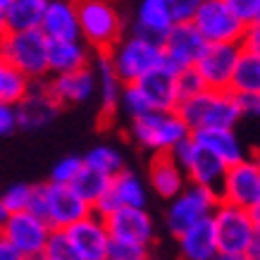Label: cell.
<instances>
[{
	"instance_id": "18",
	"label": "cell",
	"mask_w": 260,
	"mask_h": 260,
	"mask_svg": "<svg viewBox=\"0 0 260 260\" xmlns=\"http://www.w3.org/2000/svg\"><path fill=\"white\" fill-rule=\"evenodd\" d=\"M17 129L22 132H41L48 124H53L60 115V105L53 95L48 93L46 81H34L31 91L24 95V101L15 105Z\"/></svg>"
},
{
	"instance_id": "41",
	"label": "cell",
	"mask_w": 260,
	"mask_h": 260,
	"mask_svg": "<svg viewBox=\"0 0 260 260\" xmlns=\"http://www.w3.org/2000/svg\"><path fill=\"white\" fill-rule=\"evenodd\" d=\"M17 132V112L15 105L0 101V136H10Z\"/></svg>"
},
{
	"instance_id": "55",
	"label": "cell",
	"mask_w": 260,
	"mask_h": 260,
	"mask_svg": "<svg viewBox=\"0 0 260 260\" xmlns=\"http://www.w3.org/2000/svg\"><path fill=\"white\" fill-rule=\"evenodd\" d=\"M105 260H110V258H105Z\"/></svg>"
},
{
	"instance_id": "23",
	"label": "cell",
	"mask_w": 260,
	"mask_h": 260,
	"mask_svg": "<svg viewBox=\"0 0 260 260\" xmlns=\"http://www.w3.org/2000/svg\"><path fill=\"white\" fill-rule=\"evenodd\" d=\"M41 31L48 41L81 39L77 0H50L41 22Z\"/></svg>"
},
{
	"instance_id": "45",
	"label": "cell",
	"mask_w": 260,
	"mask_h": 260,
	"mask_svg": "<svg viewBox=\"0 0 260 260\" xmlns=\"http://www.w3.org/2000/svg\"><path fill=\"white\" fill-rule=\"evenodd\" d=\"M215 260H253L251 255H237V253H217Z\"/></svg>"
},
{
	"instance_id": "17",
	"label": "cell",
	"mask_w": 260,
	"mask_h": 260,
	"mask_svg": "<svg viewBox=\"0 0 260 260\" xmlns=\"http://www.w3.org/2000/svg\"><path fill=\"white\" fill-rule=\"evenodd\" d=\"M205 48V39L198 34V29L191 22L174 24L162 39V50H165V67L172 72L193 67Z\"/></svg>"
},
{
	"instance_id": "29",
	"label": "cell",
	"mask_w": 260,
	"mask_h": 260,
	"mask_svg": "<svg viewBox=\"0 0 260 260\" xmlns=\"http://www.w3.org/2000/svg\"><path fill=\"white\" fill-rule=\"evenodd\" d=\"M84 158V165L88 170H95V172L105 174V177H115L124 170V153L117 148V146H112V143H98L93 146L91 150H86V155H81Z\"/></svg>"
},
{
	"instance_id": "27",
	"label": "cell",
	"mask_w": 260,
	"mask_h": 260,
	"mask_svg": "<svg viewBox=\"0 0 260 260\" xmlns=\"http://www.w3.org/2000/svg\"><path fill=\"white\" fill-rule=\"evenodd\" d=\"M172 26H174V22L162 0H139V5L134 10L132 31H139L143 36L162 41Z\"/></svg>"
},
{
	"instance_id": "16",
	"label": "cell",
	"mask_w": 260,
	"mask_h": 260,
	"mask_svg": "<svg viewBox=\"0 0 260 260\" xmlns=\"http://www.w3.org/2000/svg\"><path fill=\"white\" fill-rule=\"evenodd\" d=\"M70 239L72 248L79 260H105L110 248V232L105 224V217L101 215H86L84 220L74 222L72 227L62 229Z\"/></svg>"
},
{
	"instance_id": "3",
	"label": "cell",
	"mask_w": 260,
	"mask_h": 260,
	"mask_svg": "<svg viewBox=\"0 0 260 260\" xmlns=\"http://www.w3.org/2000/svg\"><path fill=\"white\" fill-rule=\"evenodd\" d=\"M191 132L177 110H150L129 122V139L150 155L172 153Z\"/></svg>"
},
{
	"instance_id": "30",
	"label": "cell",
	"mask_w": 260,
	"mask_h": 260,
	"mask_svg": "<svg viewBox=\"0 0 260 260\" xmlns=\"http://www.w3.org/2000/svg\"><path fill=\"white\" fill-rule=\"evenodd\" d=\"M232 93H260V57L241 50L232 74Z\"/></svg>"
},
{
	"instance_id": "34",
	"label": "cell",
	"mask_w": 260,
	"mask_h": 260,
	"mask_svg": "<svg viewBox=\"0 0 260 260\" xmlns=\"http://www.w3.org/2000/svg\"><path fill=\"white\" fill-rule=\"evenodd\" d=\"M84 170V158L81 155H64L62 160H57L53 170H50V179L53 184H62V186H72L74 179L79 177V172Z\"/></svg>"
},
{
	"instance_id": "44",
	"label": "cell",
	"mask_w": 260,
	"mask_h": 260,
	"mask_svg": "<svg viewBox=\"0 0 260 260\" xmlns=\"http://www.w3.org/2000/svg\"><path fill=\"white\" fill-rule=\"evenodd\" d=\"M251 213V220H253V227H255V234H258L260 239V205H255L253 210H248Z\"/></svg>"
},
{
	"instance_id": "48",
	"label": "cell",
	"mask_w": 260,
	"mask_h": 260,
	"mask_svg": "<svg viewBox=\"0 0 260 260\" xmlns=\"http://www.w3.org/2000/svg\"><path fill=\"white\" fill-rule=\"evenodd\" d=\"M10 5H12V0H0V12H8Z\"/></svg>"
},
{
	"instance_id": "56",
	"label": "cell",
	"mask_w": 260,
	"mask_h": 260,
	"mask_svg": "<svg viewBox=\"0 0 260 260\" xmlns=\"http://www.w3.org/2000/svg\"><path fill=\"white\" fill-rule=\"evenodd\" d=\"M41 260H46V258H41Z\"/></svg>"
},
{
	"instance_id": "37",
	"label": "cell",
	"mask_w": 260,
	"mask_h": 260,
	"mask_svg": "<svg viewBox=\"0 0 260 260\" xmlns=\"http://www.w3.org/2000/svg\"><path fill=\"white\" fill-rule=\"evenodd\" d=\"M224 5L232 10V15L237 17L241 24H255L260 15V0H224Z\"/></svg>"
},
{
	"instance_id": "53",
	"label": "cell",
	"mask_w": 260,
	"mask_h": 260,
	"mask_svg": "<svg viewBox=\"0 0 260 260\" xmlns=\"http://www.w3.org/2000/svg\"><path fill=\"white\" fill-rule=\"evenodd\" d=\"M255 155H258V160H260V153H255Z\"/></svg>"
},
{
	"instance_id": "54",
	"label": "cell",
	"mask_w": 260,
	"mask_h": 260,
	"mask_svg": "<svg viewBox=\"0 0 260 260\" xmlns=\"http://www.w3.org/2000/svg\"><path fill=\"white\" fill-rule=\"evenodd\" d=\"M258 24H260V15H258Z\"/></svg>"
},
{
	"instance_id": "40",
	"label": "cell",
	"mask_w": 260,
	"mask_h": 260,
	"mask_svg": "<svg viewBox=\"0 0 260 260\" xmlns=\"http://www.w3.org/2000/svg\"><path fill=\"white\" fill-rule=\"evenodd\" d=\"M239 115L246 122H260V93H234Z\"/></svg>"
},
{
	"instance_id": "11",
	"label": "cell",
	"mask_w": 260,
	"mask_h": 260,
	"mask_svg": "<svg viewBox=\"0 0 260 260\" xmlns=\"http://www.w3.org/2000/svg\"><path fill=\"white\" fill-rule=\"evenodd\" d=\"M0 234L24 258H43V251H46L53 229L48 227V222L43 217H39L36 213L22 210V213L10 215Z\"/></svg>"
},
{
	"instance_id": "28",
	"label": "cell",
	"mask_w": 260,
	"mask_h": 260,
	"mask_svg": "<svg viewBox=\"0 0 260 260\" xmlns=\"http://www.w3.org/2000/svg\"><path fill=\"white\" fill-rule=\"evenodd\" d=\"M50 0H12V5L5 12L10 31H31L41 29L43 15Z\"/></svg>"
},
{
	"instance_id": "26",
	"label": "cell",
	"mask_w": 260,
	"mask_h": 260,
	"mask_svg": "<svg viewBox=\"0 0 260 260\" xmlns=\"http://www.w3.org/2000/svg\"><path fill=\"white\" fill-rule=\"evenodd\" d=\"M174 74L170 67H160V70L150 72L148 77L139 81L141 91L148 98L153 110H177L179 105V95H177V84H174Z\"/></svg>"
},
{
	"instance_id": "21",
	"label": "cell",
	"mask_w": 260,
	"mask_h": 260,
	"mask_svg": "<svg viewBox=\"0 0 260 260\" xmlns=\"http://www.w3.org/2000/svg\"><path fill=\"white\" fill-rule=\"evenodd\" d=\"M177 239V255L179 260H215L220 253L217 234H215L213 220L198 222L186 232H181Z\"/></svg>"
},
{
	"instance_id": "36",
	"label": "cell",
	"mask_w": 260,
	"mask_h": 260,
	"mask_svg": "<svg viewBox=\"0 0 260 260\" xmlns=\"http://www.w3.org/2000/svg\"><path fill=\"white\" fill-rule=\"evenodd\" d=\"M43 258L46 260H79L62 229H55V232L50 234L46 251H43Z\"/></svg>"
},
{
	"instance_id": "8",
	"label": "cell",
	"mask_w": 260,
	"mask_h": 260,
	"mask_svg": "<svg viewBox=\"0 0 260 260\" xmlns=\"http://www.w3.org/2000/svg\"><path fill=\"white\" fill-rule=\"evenodd\" d=\"M217 234L220 253H237V255H253L258 246V234L253 227L251 213L237 205L220 203L215 215L210 217Z\"/></svg>"
},
{
	"instance_id": "5",
	"label": "cell",
	"mask_w": 260,
	"mask_h": 260,
	"mask_svg": "<svg viewBox=\"0 0 260 260\" xmlns=\"http://www.w3.org/2000/svg\"><path fill=\"white\" fill-rule=\"evenodd\" d=\"M79 36L91 50L108 53L124 36V17L115 0H77Z\"/></svg>"
},
{
	"instance_id": "20",
	"label": "cell",
	"mask_w": 260,
	"mask_h": 260,
	"mask_svg": "<svg viewBox=\"0 0 260 260\" xmlns=\"http://www.w3.org/2000/svg\"><path fill=\"white\" fill-rule=\"evenodd\" d=\"M148 189L162 201H170L179 193L189 181L181 165L174 160L172 153H162V155H150L148 162Z\"/></svg>"
},
{
	"instance_id": "49",
	"label": "cell",
	"mask_w": 260,
	"mask_h": 260,
	"mask_svg": "<svg viewBox=\"0 0 260 260\" xmlns=\"http://www.w3.org/2000/svg\"><path fill=\"white\" fill-rule=\"evenodd\" d=\"M5 70H8V64H5V60L0 57V79H3V74H5Z\"/></svg>"
},
{
	"instance_id": "32",
	"label": "cell",
	"mask_w": 260,
	"mask_h": 260,
	"mask_svg": "<svg viewBox=\"0 0 260 260\" xmlns=\"http://www.w3.org/2000/svg\"><path fill=\"white\" fill-rule=\"evenodd\" d=\"M150 110H153V108H150V103H148V98H146V93L141 91V86H139V84H124L122 95H119L117 112H122V115L132 122V119L143 117V115Z\"/></svg>"
},
{
	"instance_id": "7",
	"label": "cell",
	"mask_w": 260,
	"mask_h": 260,
	"mask_svg": "<svg viewBox=\"0 0 260 260\" xmlns=\"http://www.w3.org/2000/svg\"><path fill=\"white\" fill-rule=\"evenodd\" d=\"M220 205L217 191L198 184H186L174 198L167 201L165 208V229L172 237H179L181 232L198 224V222L210 220Z\"/></svg>"
},
{
	"instance_id": "22",
	"label": "cell",
	"mask_w": 260,
	"mask_h": 260,
	"mask_svg": "<svg viewBox=\"0 0 260 260\" xmlns=\"http://www.w3.org/2000/svg\"><path fill=\"white\" fill-rule=\"evenodd\" d=\"M93 62V50L81 39L48 41V74H64V72L84 70Z\"/></svg>"
},
{
	"instance_id": "46",
	"label": "cell",
	"mask_w": 260,
	"mask_h": 260,
	"mask_svg": "<svg viewBox=\"0 0 260 260\" xmlns=\"http://www.w3.org/2000/svg\"><path fill=\"white\" fill-rule=\"evenodd\" d=\"M8 19H5V12H0V41H3V36L8 34Z\"/></svg>"
},
{
	"instance_id": "35",
	"label": "cell",
	"mask_w": 260,
	"mask_h": 260,
	"mask_svg": "<svg viewBox=\"0 0 260 260\" xmlns=\"http://www.w3.org/2000/svg\"><path fill=\"white\" fill-rule=\"evenodd\" d=\"M174 84H177V95L181 101H189L196 93L205 91V84L201 79V74L196 72V67H186V70H179L174 74Z\"/></svg>"
},
{
	"instance_id": "38",
	"label": "cell",
	"mask_w": 260,
	"mask_h": 260,
	"mask_svg": "<svg viewBox=\"0 0 260 260\" xmlns=\"http://www.w3.org/2000/svg\"><path fill=\"white\" fill-rule=\"evenodd\" d=\"M162 3H165V8L174 24L191 22V19H193V12H196L198 5H201V0H162Z\"/></svg>"
},
{
	"instance_id": "39",
	"label": "cell",
	"mask_w": 260,
	"mask_h": 260,
	"mask_svg": "<svg viewBox=\"0 0 260 260\" xmlns=\"http://www.w3.org/2000/svg\"><path fill=\"white\" fill-rule=\"evenodd\" d=\"M148 248L134 244H124V241H112L110 239V248H108V258L110 260H143L148 255Z\"/></svg>"
},
{
	"instance_id": "6",
	"label": "cell",
	"mask_w": 260,
	"mask_h": 260,
	"mask_svg": "<svg viewBox=\"0 0 260 260\" xmlns=\"http://www.w3.org/2000/svg\"><path fill=\"white\" fill-rule=\"evenodd\" d=\"M0 57L12 70L31 81H46L48 74V39L41 29L8 31L0 41Z\"/></svg>"
},
{
	"instance_id": "13",
	"label": "cell",
	"mask_w": 260,
	"mask_h": 260,
	"mask_svg": "<svg viewBox=\"0 0 260 260\" xmlns=\"http://www.w3.org/2000/svg\"><path fill=\"white\" fill-rule=\"evenodd\" d=\"M150 189L141 174L134 170H122L110 179V186L93 203V213L101 217H108L119 208H146L148 205Z\"/></svg>"
},
{
	"instance_id": "43",
	"label": "cell",
	"mask_w": 260,
	"mask_h": 260,
	"mask_svg": "<svg viewBox=\"0 0 260 260\" xmlns=\"http://www.w3.org/2000/svg\"><path fill=\"white\" fill-rule=\"evenodd\" d=\"M0 260H19V253L5 241L3 234H0Z\"/></svg>"
},
{
	"instance_id": "12",
	"label": "cell",
	"mask_w": 260,
	"mask_h": 260,
	"mask_svg": "<svg viewBox=\"0 0 260 260\" xmlns=\"http://www.w3.org/2000/svg\"><path fill=\"white\" fill-rule=\"evenodd\" d=\"M191 24L198 29L205 43H241L246 31V24L232 15L224 0H201Z\"/></svg>"
},
{
	"instance_id": "9",
	"label": "cell",
	"mask_w": 260,
	"mask_h": 260,
	"mask_svg": "<svg viewBox=\"0 0 260 260\" xmlns=\"http://www.w3.org/2000/svg\"><path fill=\"white\" fill-rule=\"evenodd\" d=\"M217 198L220 203L237 205L244 210H253L260 205V160L258 155L239 160L227 167L217 186Z\"/></svg>"
},
{
	"instance_id": "52",
	"label": "cell",
	"mask_w": 260,
	"mask_h": 260,
	"mask_svg": "<svg viewBox=\"0 0 260 260\" xmlns=\"http://www.w3.org/2000/svg\"><path fill=\"white\" fill-rule=\"evenodd\" d=\"M19 260H41V258H24V255H19Z\"/></svg>"
},
{
	"instance_id": "15",
	"label": "cell",
	"mask_w": 260,
	"mask_h": 260,
	"mask_svg": "<svg viewBox=\"0 0 260 260\" xmlns=\"http://www.w3.org/2000/svg\"><path fill=\"white\" fill-rule=\"evenodd\" d=\"M241 55V43H205L203 53L196 60V72L201 74L205 88H229L232 74Z\"/></svg>"
},
{
	"instance_id": "50",
	"label": "cell",
	"mask_w": 260,
	"mask_h": 260,
	"mask_svg": "<svg viewBox=\"0 0 260 260\" xmlns=\"http://www.w3.org/2000/svg\"><path fill=\"white\" fill-rule=\"evenodd\" d=\"M251 258H253V260H260V241H258V246H255V251H253Z\"/></svg>"
},
{
	"instance_id": "1",
	"label": "cell",
	"mask_w": 260,
	"mask_h": 260,
	"mask_svg": "<svg viewBox=\"0 0 260 260\" xmlns=\"http://www.w3.org/2000/svg\"><path fill=\"white\" fill-rule=\"evenodd\" d=\"M108 60L122 84H139L143 77L165 64V50L162 41L143 36L139 31H129L108 50Z\"/></svg>"
},
{
	"instance_id": "47",
	"label": "cell",
	"mask_w": 260,
	"mask_h": 260,
	"mask_svg": "<svg viewBox=\"0 0 260 260\" xmlns=\"http://www.w3.org/2000/svg\"><path fill=\"white\" fill-rule=\"evenodd\" d=\"M8 217H10V213H8V208L0 203V232H3V227H5V222H8Z\"/></svg>"
},
{
	"instance_id": "10",
	"label": "cell",
	"mask_w": 260,
	"mask_h": 260,
	"mask_svg": "<svg viewBox=\"0 0 260 260\" xmlns=\"http://www.w3.org/2000/svg\"><path fill=\"white\" fill-rule=\"evenodd\" d=\"M172 155L181 165L184 174H186V181L217 191L222 177L227 172V165H224L215 153H210V150L205 148V146H201L193 136H189V139H184V141L172 150Z\"/></svg>"
},
{
	"instance_id": "33",
	"label": "cell",
	"mask_w": 260,
	"mask_h": 260,
	"mask_svg": "<svg viewBox=\"0 0 260 260\" xmlns=\"http://www.w3.org/2000/svg\"><path fill=\"white\" fill-rule=\"evenodd\" d=\"M31 196H34V184H26V181H17V184H10L8 189L3 191L0 196V203L8 208V213H22V210H29L31 205Z\"/></svg>"
},
{
	"instance_id": "42",
	"label": "cell",
	"mask_w": 260,
	"mask_h": 260,
	"mask_svg": "<svg viewBox=\"0 0 260 260\" xmlns=\"http://www.w3.org/2000/svg\"><path fill=\"white\" fill-rule=\"evenodd\" d=\"M241 50L251 53V55L260 57V24H248L244 31V39H241Z\"/></svg>"
},
{
	"instance_id": "31",
	"label": "cell",
	"mask_w": 260,
	"mask_h": 260,
	"mask_svg": "<svg viewBox=\"0 0 260 260\" xmlns=\"http://www.w3.org/2000/svg\"><path fill=\"white\" fill-rule=\"evenodd\" d=\"M108 186H110V177L95 172V170H88L86 165H84V170L79 172V177H77L74 184H72V189L77 191V193H79V196L84 198L91 208H93L95 201L108 191Z\"/></svg>"
},
{
	"instance_id": "51",
	"label": "cell",
	"mask_w": 260,
	"mask_h": 260,
	"mask_svg": "<svg viewBox=\"0 0 260 260\" xmlns=\"http://www.w3.org/2000/svg\"><path fill=\"white\" fill-rule=\"evenodd\" d=\"M143 260H162V258H158V255H150V253H148V255H146Z\"/></svg>"
},
{
	"instance_id": "2",
	"label": "cell",
	"mask_w": 260,
	"mask_h": 260,
	"mask_svg": "<svg viewBox=\"0 0 260 260\" xmlns=\"http://www.w3.org/2000/svg\"><path fill=\"white\" fill-rule=\"evenodd\" d=\"M177 112L191 134L203 129H237L241 122L237 95L229 88H205L189 101H181Z\"/></svg>"
},
{
	"instance_id": "14",
	"label": "cell",
	"mask_w": 260,
	"mask_h": 260,
	"mask_svg": "<svg viewBox=\"0 0 260 260\" xmlns=\"http://www.w3.org/2000/svg\"><path fill=\"white\" fill-rule=\"evenodd\" d=\"M105 224L112 241H124L150 251V246L158 239V227L148 208H119L105 217Z\"/></svg>"
},
{
	"instance_id": "24",
	"label": "cell",
	"mask_w": 260,
	"mask_h": 260,
	"mask_svg": "<svg viewBox=\"0 0 260 260\" xmlns=\"http://www.w3.org/2000/svg\"><path fill=\"white\" fill-rule=\"evenodd\" d=\"M91 67L95 72V98H98V105H101V115L103 117H112L117 112L119 95H122L124 84H122L115 67L108 60V53H95Z\"/></svg>"
},
{
	"instance_id": "19",
	"label": "cell",
	"mask_w": 260,
	"mask_h": 260,
	"mask_svg": "<svg viewBox=\"0 0 260 260\" xmlns=\"http://www.w3.org/2000/svg\"><path fill=\"white\" fill-rule=\"evenodd\" d=\"M48 93L57 101V105H81L95 98V72L88 64L84 70L53 74L46 79Z\"/></svg>"
},
{
	"instance_id": "4",
	"label": "cell",
	"mask_w": 260,
	"mask_h": 260,
	"mask_svg": "<svg viewBox=\"0 0 260 260\" xmlns=\"http://www.w3.org/2000/svg\"><path fill=\"white\" fill-rule=\"evenodd\" d=\"M29 210L36 213L39 217H43L53 232L72 227L74 222L84 220L86 215L93 213V208L72 186L53 184V181L34 184V196H31Z\"/></svg>"
},
{
	"instance_id": "25",
	"label": "cell",
	"mask_w": 260,
	"mask_h": 260,
	"mask_svg": "<svg viewBox=\"0 0 260 260\" xmlns=\"http://www.w3.org/2000/svg\"><path fill=\"white\" fill-rule=\"evenodd\" d=\"M191 136L210 153H215L227 167L251 155L237 129H203V132H193Z\"/></svg>"
}]
</instances>
